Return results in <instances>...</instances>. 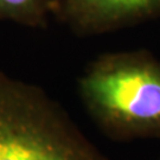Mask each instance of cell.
<instances>
[{
	"label": "cell",
	"mask_w": 160,
	"mask_h": 160,
	"mask_svg": "<svg viewBox=\"0 0 160 160\" xmlns=\"http://www.w3.org/2000/svg\"><path fill=\"white\" fill-rule=\"evenodd\" d=\"M87 112L115 139L160 135V62L146 51L106 53L78 80Z\"/></svg>",
	"instance_id": "obj_1"
},
{
	"label": "cell",
	"mask_w": 160,
	"mask_h": 160,
	"mask_svg": "<svg viewBox=\"0 0 160 160\" xmlns=\"http://www.w3.org/2000/svg\"><path fill=\"white\" fill-rule=\"evenodd\" d=\"M0 160H108L42 88L0 69Z\"/></svg>",
	"instance_id": "obj_2"
},
{
	"label": "cell",
	"mask_w": 160,
	"mask_h": 160,
	"mask_svg": "<svg viewBox=\"0 0 160 160\" xmlns=\"http://www.w3.org/2000/svg\"><path fill=\"white\" fill-rule=\"evenodd\" d=\"M52 14L77 33H102L160 16V0H53Z\"/></svg>",
	"instance_id": "obj_3"
},
{
	"label": "cell",
	"mask_w": 160,
	"mask_h": 160,
	"mask_svg": "<svg viewBox=\"0 0 160 160\" xmlns=\"http://www.w3.org/2000/svg\"><path fill=\"white\" fill-rule=\"evenodd\" d=\"M53 0H0V19L31 28H44Z\"/></svg>",
	"instance_id": "obj_4"
}]
</instances>
